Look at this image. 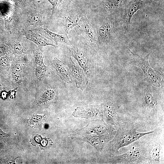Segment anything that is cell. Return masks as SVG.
<instances>
[{"mask_svg":"<svg viewBox=\"0 0 164 164\" xmlns=\"http://www.w3.org/2000/svg\"><path fill=\"white\" fill-rule=\"evenodd\" d=\"M151 156L153 162L159 163L160 158V148L156 147L152 150L151 153Z\"/></svg>","mask_w":164,"mask_h":164,"instance_id":"obj_19","label":"cell"},{"mask_svg":"<svg viewBox=\"0 0 164 164\" xmlns=\"http://www.w3.org/2000/svg\"><path fill=\"white\" fill-rule=\"evenodd\" d=\"M130 52L135 58L136 65L142 69L146 79H149L151 82L156 80L158 77V73L151 68L149 63V54L144 58H142L138 54Z\"/></svg>","mask_w":164,"mask_h":164,"instance_id":"obj_6","label":"cell"},{"mask_svg":"<svg viewBox=\"0 0 164 164\" xmlns=\"http://www.w3.org/2000/svg\"><path fill=\"white\" fill-rule=\"evenodd\" d=\"M42 118L43 117L42 116L36 115L30 119L29 122L31 124L36 125L40 121Z\"/></svg>","mask_w":164,"mask_h":164,"instance_id":"obj_26","label":"cell"},{"mask_svg":"<svg viewBox=\"0 0 164 164\" xmlns=\"http://www.w3.org/2000/svg\"><path fill=\"white\" fill-rule=\"evenodd\" d=\"M13 50L14 52L16 54H22L24 52L23 45L19 42H15L13 44Z\"/></svg>","mask_w":164,"mask_h":164,"instance_id":"obj_21","label":"cell"},{"mask_svg":"<svg viewBox=\"0 0 164 164\" xmlns=\"http://www.w3.org/2000/svg\"><path fill=\"white\" fill-rule=\"evenodd\" d=\"M9 60L6 56H3L0 59V68L3 69L9 67Z\"/></svg>","mask_w":164,"mask_h":164,"instance_id":"obj_23","label":"cell"},{"mask_svg":"<svg viewBox=\"0 0 164 164\" xmlns=\"http://www.w3.org/2000/svg\"><path fill=\"white\" fill-rule=\"evenodd\" d=\"M141 155L140 150L133 147L126 153L117 155L114 158L116 163H132L138 161Z\"/></svg>","mask_w":164,"mask_h":164,"instance_id":"obj_10","label":"cell"},{"mask_svg":"<svg viewBox=\"0 0 164 164\" xmlns=\"http://www.w3.org/2000/svg\"><path fill=\"white\" fill-rule=\"evenodd\" d=\"M154 132V131L140 132L134 129H126L125 128H119L113 140L114 149L118 151L121 148L139 139L143 136Z\"/></svg>","mask_w":164,"mask_h":164,"instance_id":"obj_1","label":"cell"},{"mask_svg":"<svg viewBox=\"0 0 164 164\" xmlns=\"http://www.w3.org/2000/svg\"><path fill=\"white\" fill-rule=\"evenodd\" d=\"M108 128L106 126L102 124L96 125L94 128V132L99 135L107 133Z\"/></svg>","mask_w":164,"mask_h":164,"instance_id":"obj_20","label":"cell"},{"mask_svg":"<svg viewBox=\"0 0 164 164\" xmlns=\"http://www.w3.org/2000/svg\"><path fill=\"white\" fill-rule=\"evenodd\" d=\"M82 14L73 11H67L64 14L63 21L66 33L68 34L69 31L76 26H79V23Z\"/></svg>","mask_w":164,"mask_h":164,"instance_id":"obj_12","label":"cell"},{"mask_svg":"<svg viewBox=\"0 0 164 164\" xmlns=\"http://www.w3.org/2000/svg\"><path fill=\"white\" fill-rule=\"evenodd\" d=\"M7 95L8 93L5 91H2L1 94V96L3 99H5L6 98Z\"/></svg>","mask_w":164,"mask_h":164,"instance_id":"obj_29","label":"cell"},{"mask_svg":"<svg viewBox=\"0 0 164 164\" xmlns=\"http://www.w3.org/2000/svg\"><path fill=\"white\" fill-rule=\"evenodd\" d=\"M52 66L55 72L61 80L68 84L72 83L70 70L65 63L55 57L53 60Z\"/></svg>","mask_w":164,"mask_h":164,"instance_id":"obj_7","label":"cell"},{"mask_svg":"<svg viewBox=\"0 0 164 164\" xmlns=\"http://www.w3.org/2000/svg\"><path fill=\"white\" fill-rule=\"evenodd\" d=\"M91 144L99 151H101L104 147V143L101 139L99 137L94 136L91 140Z\"/></svg>","mask_w":164,"mask_h":164,"instance_id":"obj_18","label":"cell"},{"mask_svg":"<svg viewBox=\"0 0 164 164\" xmlns=\"http://www.w3.org/2000/svg\"><path fill=\"white\" fill-rule=\"evenodd\" d=\"M55 95V91L53 89L46 91L41 96L37 101L39 105H43L51 101Z\"/></svg>","mask_w":164,"mask_h":164,"instance_id":"obj_15","label":"cell"},{"mask_svg":"<svg viewBox=\"0 0 164 164\" xmlns=\"http://www.w3.org/2000/svg\"><path fill=\"white\" fill-rule=\"evenodd\" d=\"M11 73L13 79L17 84H20L22 81V78L19 68L17 65L13 63L11 69Z\"/></svg>","mask_w":164,"mask_h":164,"instance_id":"obj_16","label":"cell"},{"mask_svg":"<svg viewBox=\"0 0 164 164\" xmlns=\"http://www.w3.org/2000/svg\"><path fill=\"white\" fill-rule=\"evenodd\" d=\"M41 34L46 38L53 41L57 45L59 43H63L70 45L71 42L67 33L59 34L52 32L46 28H42L40 30Z\"/></svg>","mask_w":164,"mask_h":164,"instance_id":"obj_14","label":"cell"},{"mask_svg":"<svg viewBox=\"0 0 164 164\" xmlns=\"http://www.w3.org/2000/svg\"><path fill=\"white\" fill-rule=\"evenodd\" d=\"M8 135L3 132L0 128V138H3L7 137Z\"/></svg>","mask_w":164,"mask_h":164,"instance_id":"obj_27","label":"cell"},{"mask_svg":"<svg viewBox=\"0 0 164 164\" xmlns=\"http://www.w3.org/2000/svg\"><path fill=\"white\" fill-rule=\"evenodd\" d=\"M22 32L27 39L37 45L41 51H42L44 47L46 46H50L56 47V45L52 43V41L39 33L26 30H23Z\"/></svg>","mask_w":164,"mask_h":164,"instance_id":"obj_8","label":"cell"},{"mask_svg":"<svg viewBox=\"0 0 164 164\" xmlns=\"http://www.w3.org/2000/svg\"><path fill=\"white\" fill-rule=\"evenodd\" d=\"M73 115L77 117L86 118H101L103 116L102 108L100 105H90L77 107Z\"/></svg>","mask_w":164,"mask_h":164,"instance_id":"obj_5","label":"cell"},{"mask_svg":"<svg viewBox=\"0 0 164 164\" xmlns=\"http://www.w3.org/2000/svg\"><path fill=\"white\" fill-rule=\"evenodd\" d=\"M17 89V88H15V89L13 90H11L9 92V94L10 95V96L12 97L14 95V94H15V93L16 92L15 90H16Z\"/></svg>","mask_w":164,"mask_h":164,"instance_id":"obj_30","label":"cell"},{"mask_svg":"<svg viewBox=\"0 0 164 164\" xmlns=\"http://www.w3.org/2000/svg\"><path fill=\"white\" fill-rule=\"evenodd\" d=\"M51 4L52 7L51 10L52 11L51 16H52L56 10L57 8L62 0H48Z\"/></svg>","mask_w":164,"mask_h":164,"instance_id":"obj_22","label":"cell"},{"mask_svg":"<svg viewBox=\"0 0 164 164\" xmlns=\"http://www.w3.org/2000/svg\"><path fill=\"white\" fill-rule=\"evenodd\" d=\"M35 63L36 75L39 79H41L46 75L47 67L44 64L42 53L39 51L33 50Z\"/></svg>","mask_w":164,"mask_h":164,"instance_id":"obj_13","label":"cell"},{"mask_svg":"<svg viewBox=\"0 0 164 164\" xmlns=\"http://www.w3.org/2000/svg\"><path fill=\"white\" fill-rule=\"evenodd\" d=\"M145 100L146 103L150 106H153L156 104V101L152 95L150 94L146 96Z\"/></svg>","mask_w":164,"mask_h":164,"instance_id":"obj_24","label":"cell"},{"mask_svg":"<svg viewBox=\"0 0 164 164\" xmlns=\"http://www.w3.org/2000/svg\"><path fill=\"white\" fill-rule=\"evenodd\" d=\"M2 89V85L0 84V90H1Z\"/></svg>","mask_w":164,"mask_h":164,"instance_id":"obj_31","label":"cell"},{"mask_svg":"<svg viewBox=\"0 0 164 164\" xmlns=\"http://www.w3.org/2000/svg\"><path fill=\"white\" fill-rule=\"evenodd\" d=\"M6 52V50L5 48L3 46L0 47V56L4 54Z\"/></svg>","mask_w":164,"mask_h":164,"instance_id":"obj_28","label":"cell"},{"mask_svg":"<svg viewBox=\"0 0 164 164\" xmlns=\"http://www.w3.org/2000/svg\"><path fill=\"white\" fill-rule=\"evenodd\" d=\"M70 46L69 49L71 55L77 60L86 75L90 76L92 72L91 65L84 53L77 46L71 44Z\"/></svg>","mask_w":164,"mask_h":164,"instance_id":"obj_3","label":"cell"},{"mask_svg":"<svg viewBox=\"0 0 164 164\" xmlns=\"http://www.w3.org/2000/svg\"><path fill=\"white\" fill-rule=\"evenodd\" d=\"M145 5L142 0H131L125 8L124 15V19L127 24L130 23L134 14Z\"/></svg>","mask_w":164,"mask_h":164,"instance_id":"obj_11","label":"cell"},{"mask_svg":"<svg viewBox=\"0 0 164 164\" xmlns=\"http://www.w3.org/2000/svg\"><path fill=\"white\" fill-rule=\"evenodd\" d=\"M105 111L108 116L111 118H113L115 116L114 110L111 106L107 105L105 108Z\"/></svg>","mask_w":164,"mask_h":164,"instance_id":"obj_25","label":"cell"},{"mask_svg":"<svg viewBox=\"0 0 164 164\" xmlns=\"http://www.w3.org/2000/svg\"><path fill=\"white\" fill-rule=\"evenodd\" d=\"M113 25L108 20L103 21L98 27L97 32V41L100 44L107 45L112 40Z\"/></svg>","mask_w":164,"mask_h":164,"instance_id":"obj_4","label":"cell"},{"mask_svg":"<svg viewBox=\"0 0 164 164\" xmlns=\"http://www.w3.org/2000/svg\"><path fill=\"white\" fill-rule=\"evenodd\" d=\"M87 39L92 44L97 41V34L92 24L85 15H81L79 23Z\"/></svg>","mask_w":164,"mask_h":164,"instance_id":"obj_9","label":"cell"},{"mask_svg":"<svg viewBox=\"0 0 164 164\" xmlns=\"http://www.w3.org/2000/svg\"><path fill=\"white\" fill-rule=\"evenodd\" d=\"M125 0H104L103 5L104 8L110 10L119 6Z\"/></svg>","mask_w":164,"mask_h":164,"instance_id":"obj_17","label":"cell"},{"mask_svg":"<svg viewBox=\"0 0 164 164\" xmlns=\"http://www.w3.org/2000/svg\"><path fill=\"white\" fill-rule=\"evenodd\" d=\"M66 62L77 87L83 91L87 87L88 83L86 73L81 68L74 63L70 56L67 57Z\"/></svg>","mask_w":164,"mask_h":164,"instance_id":"obj_2","label":"cell"}]
</instances>
